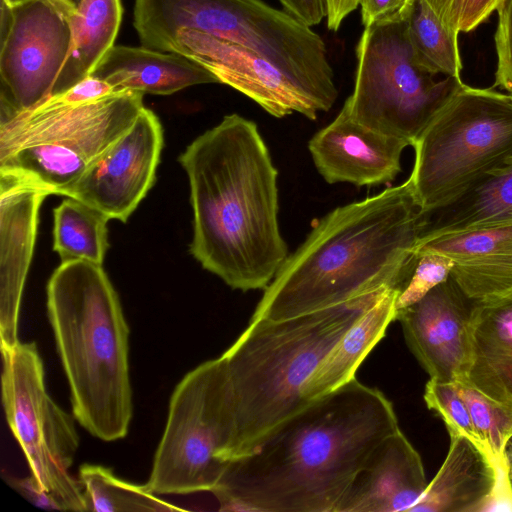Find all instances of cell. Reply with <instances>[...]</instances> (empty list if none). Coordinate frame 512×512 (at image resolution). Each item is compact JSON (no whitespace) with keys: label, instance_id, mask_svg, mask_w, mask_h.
Masks as SVG:
<instances>
[{"label":"cell","instance_id":"obj_5","mask_svg":"<svg viewBox=\"0 0 512 512\" xmlns=\"http://www.w3.org/2000/svg\"><path fill=\"white\" fill-rule=\"evenodd\" d=\"M389 289L284 320H250L222 354L237 416L233 458L313 401L309 385L325 356Z\"/></svg>","mask_w":512,"mask_h":512},{"label":"cell","instance_id":"obj_6","mask_svg":"<svg viewBox=\"0 0 512 512\" xmlns=\"http://www.w3.org/2000/svg\"><path fill=\"white\" fill-rule=\"evenodd\" d=\"M144 93L73 103L63 94L0 124V177L64 193L134 123Z\"/></svg>","mask_w":512,"mask_h":512},{"label":"cell","instance_id":"obj_32","mask_svg":"<svg viewBox=\"0 0 512 512\" xmlns=\"http://www.w3.org/2000/svg\"><path fill=\"white\" fill-rule=\"evenodd\" d=\"M5 479L16 492L34 506L46 510L62 511L58 501L45 491L32 475L22 478L7 475Z\"/></svg>","mask_w":512,"mask_h":512},{"label":"cell","instance_id":"obj_37","mask_svg":"<svg viewBox=\"0 0 512 512\" xmlns=\"http://www.w3.org/2000/svg\"><path fill=\"white\" fill-rule=\"evenodd\" d=\"M361 0H326L327 28L336 32L344 20L360 6Z\"/></svg>","mask_w":512,"mask_h":512},{"label":"cell","instance_id":"obj_33","mask_svg":"<svg viewBox=\"0 0 512 512\" xmlns=\"http://www.w3.org/2000/svg\"><path fill=\"white\" fill-rule=\"evenodd\" d=\"M413 5L408 0H361V23L364 28L369 27L398 12L411 10Z\"/></svg>","mask_w":512,"mask_h":512},{"label":"cell","instance_id":"obj_35","mask_svg":"<svg viewBox=\"0 0 512 512\" xmlns=\"http://www.w3.org/2000/svg\"><path fill=\"white\" fill-rule=\"evenodd\" d=\"M439 20L451 31L460 33V26L470 0H424Z\"/></svg>","mask_w":512,"mask_h":512},{"label":"cell","instance_id":"obj_34","mask_svg":"<svg viewBox=\"0 0 512 512\" xmlns=\"http://www.w3.org/2000/svg\"><path fill=\"white\" fill-rule=\"evenodd\" d=\"M288 14L312 27L327 16L326 0H278Z\"/></svg>","mask_w":512,"mask_h":512},{"label":"cell","instance_id":"obj_26","mask_svg":"<svg viewBox=\"0 0 512 512\" xmlns=\"http://www.w3.org/2000/svg\"><path fill=\"white\" fill-rule=\"evenodd\" d=\"M79 481L85 496L87 511L95 512H172L177 507L150 492L145 485H136L114 475L110 468L83 464Z\"/></svg>","mask_w":512,"mask_h":512},{"label":"cell","instance_id":"obj_16","mask_svg":"<svg viewBox=\"0 0 512 512\" xmlns=\"http://www.w3.org/2000/svg\"><path fill=\"white\" fill-rule=\"evenodd\" d=\"M49 194L0 177V338L1 347L19 342L23 289L37 234L39 209Z\"/></svg>","mask_w":512,"mask_h":512},{"label":"cell","instance_id":"obj_11","mask_svg":"<svg viewBox=\"0 0 512 512\" xmlns=\"http://www.w3.org/2000/svg\"><path fill=\"white\" fill-rule=\"evenodd\" d=\"M75 9L66 0H1L0 124L52 97Z\"/></svg>","mask_w":512,"mask_h":512},{"label":"cell","instance_id":"obj_2","mask_svg":"<svg viewBox=\"0 0 512 512\" xmlns=\"http://www.w3.org/2000/svg\"><path fill=\"white\" fill-rule=\"evenodd\" d=\"M193 210L190 253L234 290H264L288 257L278 170L257 124L233 113L179 156Z\"/></svg>","mask_w":512,"mask_h":512},{"label":"cell","instance_id":"obj_18","mask_svg":"<svg viewBox=\"0 0 512 512\" xmlns=\"http://www.w3.org/2000/svg\"><path fill=\"white\" fill-rule=\"evenodd\" d=\"M416 250L450 258V277L473 302H512V226L442 236Z\"/></svg>","mask_w":512,"mask_h":512},{"label":"cell","instance_id":"obj_30","mask_svg":"<svg viewBox=\"0 0 512 512\" xmlns=\"http://www.w3.org/2000/svg\"><path fill=\"white\" fill-rule=\"evenodd\" d=\"M415 254L413 273L396 299L397 311L415 304L450 277L453 261L447 256L429 250H416Z\"/></svg>","mask_w":512,"mask_h":512},{"label":"cell","instance_id":"obj_1","mask_svg":"<svg viewBox=\"0 0 512 512\" xmlns=\"http://www.w3.org/2000/svg\"><path fill=\"white\" fill-rule=\"evenodd\" d=\"M399 429L392 402L355 377L229 460L211 493L222 511L337 512L371 454Z\"/></svg>","mask_w":512,"mask_h":512},{"label":"cell","instance_id":"obj_12","mask_svg":"<svg viewBox=\"0 0 512 512\" xmlns=\"http://www.w3.org/2000/svg\"><path fill=\"white\" fill-rule=\"evenodd\" d=\"M163 147L155 113L144 107L132 126L64 193L126 222L152 188Z\"/></svg>","mask_w":512,"mask_h":512},{"label":"cell","instance_id":"obj_8","mask_svg":"<svg viewBox=\"0 0 512 512\" xmlns=\"http://www.w3.org/2000/svg\"><path fill=\"white\" fill-rule=\"evenodd\" d=\"M236 442L234 393L221 355L195 367L175 387L145 486L155 494L212 492Z\"/></svg>","mask_w":512,"mask_h":512},{"label":"cell","instance_id":"obj_20","mask_svg":"<svg viewBox=\"0 0 512 512\" xmlns=\"http://www.w3.org/2000/svg\"><path fill=\"white\" fill-rule=\"evenodd\" d=\"M90 76L106 82L114 91L155 95H170L198 84L220 83L210 70L183 54L143 46H113Z\"/></svg>","mask_w":512,"mask_h":512},{"label":"cell","instance_id":"obj_19","mask_svg":"<svg viewBox=\"0 0 512 512\" xmlns=\"http://www.w3.org/2000/svg\"><path fill=\"white\" fill-rule=\"evenodd\" d=\"M450 439L442 466L410 512L489 510L498 485L495 463L469 438L457 435Z\"/></svg>","mask_w":512,"mask_h":512},{"label":"cell","instance_id":"obj_13","mask_svg":"<svg viewBox=\"0 0 512 512\" xmlns=\"http://www.w3.org/2000/svg\"><path fill=\"white\" fill-rule=\"evenodd\" d=\"M167 52L206 67L221 84L244 94L276 118L299 113L316 120L321 104L263 57L236 43L192 29L180 30Z\"/></svg>","mask_w":512,"mask_h":512},{"label":"cell","instance_id":"obj_25","mask_svg":"<svg viewBox=\"0 0 512 512\" xmlns=\"http://www.w3.org/2000/svg\"><path fill=\"white\" fill-rule=\"evenodd\" d=\"M53 250L61 262L87 261L103 265L109 247L107 222L98 209L72 197L54 209Z\"/></svg>","mask_w":512,"mask_h":512},{"label":"cell","instance_id":"obj_38","mask_svg":"<svg viewBox=\"0 0 512 512\" xmlns=\"http://www.w3.org/2000/svg\"><path fill=\"white\" fill-rule=\"evenodd\" d=\"M506 457L509 464V472H510V480L512 483V438L509 441L507 448H506Z\"/></svg>","mask_w":512,"mask_h":512},{"label":"cell","instance_id":"obj_27","mask_svg":"<svg viewBox=\"0 0 512 512\" xmlns=\"http://www.w3.org/2000/svg\"><path fill=\"white\" fill-rule=\"evenodd\" d=\"M409 40L418 64L432 75L461 78L458 34L448 29L424 0H415L408 19Z\"/></svg>","mask_w":512,"mask_h":512},{"label":"cell","instance_id":"obj_3","mask_svg":"<svg viewBox=\"0 0 512 512\" xmlns=\"http://www.w3.org/2000/svg\"><path fill=\"white\" fill-rule=\"evenodd\" d=\"M423 220L409 179L336 207L288 255L250 320H284L386 288L401 291L417 262Z\"/></svg>","mask_w":512,"mask_h":512},{"label":"cell","instance_id":"obj_21","mask_svg":"<svg viewBox=\"0 0 512 512\" xmlns=\"http://www.w3.org/2000/svg\"><path fill=\"white\" fill-rule=\"evenodd\" d=\"M423 214L416 246L442 236L512 226V157L455 200Z\"/></svg>","mask_w":512,"mask_h":512},{"label":"cell","instance_id":"obj_40","mask_svg":"<svg viewBox=\"0 0 512 512\" xmlns=\"http://www.w3.org/2000/svg\"><path fill=\"white\" fill-rule=\"evenodd\" d=\"M410 4H414L415 0H408Z\"/></svg>","mask_w":512,"mask_h":512},{"label":"cell","instance_id":"obj_15","mask_svg":"<svg viewBox=\"0 0 512 512\" xmlns=\"http://www.w3.org/2000/svg\"><path fill=\"white\" fill-rule=\"evenodd\" d=\"M405 140L372 130L354 120L345 106L316 132L308 150L319 174L329 184L375 186L393 181L401 172Z\"/></svg>","mask_w":512,"mask_h":512},{"label":"cell","instance_id":"obj_23","mask_svg":"<svg viewBox=\"0 0 512 512\" xmlns=\"http://www.w3.org/2000/svg\"><path fill=\"white\" fill-rule=\"evenodd\" d=\"M399 292L398 289H389L325 356L309 385L311 400L356 377L361 363L384 337L388 326L396 320L395 303Z\"/></svg>","mask_w":512,"mask_h":512},{"label":"cell","instance_id":"obj_36","mask_svg":"<svg viewBox=\"0 0 512 512\" xmlns=\"http://www.w3.org/2000/svg\"><path fill=\"white\" fill-rule=\"evenodd\" d=\"M503 0H470L464 13L461 32H470L485 22Z\"/></svg>","mask_w":512,"mask_h":512},{"label":"cell","instance_id":"obj_28","mask_svg":"<svg viewBox=\"0 0 512 512\" xmlns=\"http://www.w3.org/2000/svg\"><path fill=\"white\" fill-rule=\"evenodd\" d=\"M470 413L475 432L495 465L507 463L506 448L512 438V408L486 396L468 382H455Z\"/></svg>","mask_w":512,"mask_h":512},{"label":"cell","instance_id":"obj_9","mask_svg":"<svg viewBox=\"0 0 512 512\" xmlns=\"http://www.w3.org/2000/svg\"><path fill=\"white\" fill-rule=\"evenodd\" d=\"M411 12H398L364 28L356 47L353 91L343 104L360 124L410 146L462 81H436L418 64L408 35Z\"/></svg>","mask_w":512,"mask_h":512},{"label":"cell","instance_id":"obj_29","mask_svg":"<svg viewBox=\"0 0 512 512\" xmlns=\"http://www.w3.org/2000/svg\"><path fill=\"white\" fill-rule=\"evenodd\" d=\"M423 398L428 409L443 420L450 436H465L483 449L467 405L455 382H442L430 378L425 385Z\"/></svg>","mask_w":512,"mask_h":512},{"label":"cell","instance_id":"obj_39","mask_svg":"<svg viewBox=\"0 0 512 512\" xmlns=\"http://www.w3.org/2000/svg\"><path fill=\"white\" fill-rule=\"evenodd\" d=\"M5 1L9 4H14V3L21 2L24 0H5ZM66 1L77 8L82 0H66Z\"/></svg>","mask_w":512,"mask_h":512},{"label":"cell","instance_id":"obj_22","mask_svg":"<svg viewBox=\"0 0 512 512\" xmlns=\"http://www.w3.org/2000/svg\"><path fill=\"white\" fill-rule=\"evenodd\" d=\"M466 382L512 408V302L475 303Z\"/></svg>","mask_w":512,"mask_h":512},{"label":"cell","instance_id":"obj_7","mask_svg":"<svg viewBox=\"0 0 512 512\" xmlns=\"http://www.w3.org/2000/svg\"><path fill=\"white\" fill-rule=\"evenodd\" d=\"M412 147L408 179L422 213L455 200L512 157V96L461 81Z\"/></svg>","mask_w":512,"mask_h":512},{"label":"cell","instance_id":"obj_10","mask_svg":"<svg viewBox=\"0 0 512 512\" xmlns=\"http://www.w3.org/2000/svg\"><path fill=\"white\" fill-rule=\"evenodd\" d=\"M2 404L31 475L62 511L86 512L79 479L70 473L79 447L74 419L50 397L43 361L34 342L1 347Z\"/></svg>","mask_w":512,"mask_h":512},{"label":"cell","instance_id":"obj_31","mask_svg":"<svg viewBox=\"0 0 512 512\" xmlns=\"http://www.w3.org/2000/svg\"><path fill=\"white\" fill-rule=\"evenodd\" d=\"M496 11L498 24L494 41L497 66L494 86L512 96V0H503Z\"/></svg>","mask_w":512,"mask_h":512},{"label":"cell","instance_id":"obj_4","mask_svg":"<svg viewBox=\"0 0 512 512\" xmlns=\"http://www.w3.org/2000/svg\"><path fill=\"white\" fill-rule=\"evenodd\" d=\"M47 313L75 419L100 440L124 438L133 415L129 326L102 265L61 262L47 284Z\"/></svg>","mask_w":512,"mask_h":512},{"label":"cell","instance_id":"obj_24","mask_svg":"<svg viewBox=\"0 0 512 512\" xmlns=\"http://www.w3.org/2000/svg\"><path fill=\"white\" fill-rule=\"evenodd\" d=\"M122 19L120 0H82L71 16L72 43L53 95L65 93L90 76L114 46Z\"/></svg>","mask_w":512,"mask_h":512},{"label":"cell","instance_id":"obj_14","mask_svg":"<svg viewBox=\"0 0 512 512\" xmlns=\"http://www.w3.org/2000/svg\"><path fill=\"white\" fill-rule=\"evenodd\" d=\"M475 302L449 277L415 304L397 311L404 339L430 378L466 380Z\"/></svg>","mask_w":512,"mask_h":512},{"label":"cell","instance_id":"obj_17","mask_svg":"<svg viewBox=\"0 0 512 512\" xmlns=\"http://www.w3.org/2000/svg\"><path fill=\"white\" fill-rule=\"evenodd\" d=\"M427 485L422 459L399 429L371 454L337 512H410Z\"/></svg>","mask_w":512,"mask_h":512}]
</instances>
